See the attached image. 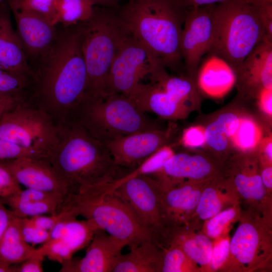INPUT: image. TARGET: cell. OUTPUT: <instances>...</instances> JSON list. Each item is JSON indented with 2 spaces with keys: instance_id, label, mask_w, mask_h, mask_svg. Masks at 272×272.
Listing matches in <instances>:
<instances>
[{
  "instance_id": "obj_1",
  "label": "cell",
  "mask_w": 272,
  "mask_h": 272,
  "mask_svg": "<svg viewBox=\"0 0 272 272\" xmlns=\"http://www.w3.org/2000/svg\"><path fill=\"white\" fill-rule=\"evenodd\" d=\"M51 47L33 69L31 101L56 124L68 122L86 92L81 23L57 25Z\"/></svg>"
},
{
  "instance_id": "obj_2",
  "label": "cell",
  "mask_w": 272,
  "mask_h": 272,
  "mask_svg": "<svg viewBox=\"0 0 272 272\" xmlns=\"http://www.w3.org/2000/svg\"><path fill=\"white\" fill-rule=\"evenodd\" d=\"M57 141L47 160L71 193L88 186L113 183L132 170L118 165L105 145L71 121L57 124Z\"/></svg>"
},
{
  "instance_id": "obj_3",
  "label": "cell",
  "mask_w": 272,
  "mask_h": 272,
  "mask_svg": "<svg viewBox=\"0 0 272 272\" xmlns=\"http://www.w3.org/2000/svg\"><path fill=\"white\" fill-rule=\"evenodd\" d=\"M132 35L158 62L180 73V44L186 9L179 0H127L117 8Z\"/></svg>"
},
{
  "instance_id": "obj_4",
  "label": "cell",
  "mask_w": 272,
  "mask_h": 272,
  "mask_svg": "<svg viewBox=\"0 0 272 272\" xmlns=\"http://www.w3.org/2000/svg\"><path fill=\"white\" fill-rule=\"evenodd\" d=\"M82 50L87 75L84 95H105L110 69L118 48L130 33L117 8L94 6L92 16L81 22Z\"/></svg>"
},
{
  "instance_id": "obj_5",
  "label": "cell",
  "mask_w": 272,
  "mask_h": 272,
  "mask_svg": "<svg viewBox=\"0 0 272 272\" xmlns=\"http://www.w3.org/2000/svg\"><path fill=\"white\" fill-rule=\"evenodd\" d=\"M212 46L208 54L219 56L235 71L267 35L255 9L246 0L213 5Z\"/></svg>"
},
{
  "instance_id": "obj_6",
  "label": "cell",
  "mask_w": 272,
  "mask_h": 272,
  "mask_svg": "<svg viewBox=\"0 0 272 272\" xmlns=\"http://www.w3.org/2000/svg\"><path fill=\"white\" fill-rule=\"evenodd\" d=\"M71 121L82 126L103 143L157 128L154 122L135 107L128 96L121 94L84 96L74 111Z\"/></svg>"
},
{
  "instance_id": "obj_7",
  "label": "cell",
  "mask_w": 272,
  "mask_h": 272,
  "mask_svg": "<svg viewBox=\"0 0 272 272\" xmlns=\"http://www.w3.org/2000/svg\"><path fill=\"white\" fill-rule=\"evenodd\" d=\"M92 220L99 229L124 242L129 248L152 240L127 205L113 192L84 189L69 194L60 211Z\"/></svg>"
},
{
  "instance_id": "obj_8",
  "label": "cell",
  "mask_w": 272,
  "mask_h": 272,
  "mask_svg": "<svg viewBox=\"0 0 272 272\" xmlns=\"http://www.w3.org/2000/svg\"><path fill=\"white\" fill-rule=\"evenodd\" d=\"M149 84L140 83L128 96L142 113L153 112L166 119L184 118L200 94L195 80L187 75L168 74L160 67L151 74Z\"/></svg>"
},
{
  "instance_id": "obj_9",
  "label": "cell",
  "mask_w": 272,
  "mask_h": 272,
  "mask_svg": "<svg viewBox=\"0 0 272 272\" xmlns=\"http://www.w3.org/2000/svg\"><path fill=\"white\" fill-rule=\"evenodd\" d=\"M250 208L239 218L230 240L228 257L219 270L251 271L265 264L271 253V232L264 215ZM262 214V213H261Z\"/></svg>"
},
{
  "instance_id": "obj_10",
  "label": "cell",
  "mask_w": 272,
  "mask_h": 272,
  "mask_svg": "<svg viewBox=\"0 0 272 272\" xmlns=\"http://www.w3.org/2000/svg\"><path fill=\"white\" fill-rule=\"evenodd\" d=\"M104 192H113L130 208L137 220L161 247L165 244L167 228L161 213L162 186L151 175L126 176L105 185Z\"/></svg>"
},
{
  "instance_id": "obj_11",
  "label": "cell",
  "mask_w": 272,
  "mask_h": 272,
  "mask_svg": "<svg viewBox=\"0 0 272 272\" xmlns=\"http://www.w3.org/2000/svg\"><path fill=\"white\" fill-rule=\"evenodd\" d=\"M52 118L31 101L19 102L0 120V139L47 156L57 141Z\"/></svg>"
},
{
  "instance_id": "obj_12",
  "label": "cell",
  "mask_w": 272,
  "mask_h": 272,
  "mask_svg": "<svg viewBox=\"0 0 272 272\" xmlns=\"http://www.w3.org/2000/svg\"><path fill=\"white\" fill-rule=\"evenodd\" d=\"M156 60L147 48L129 33L122 41L112 62L106 80L105 94H131L140 81L149 76Z\"/></svg>"
},
{
  "instance_id": "obj_13",
  "label": "cell",
  "mask_w": 272,
  "mask_h": 272,
  "mask_svg": "<svg viewBox=\"0 0 272 272\" xmlns=\"http://www.w3.org/2000/svg\"><path fill=\"white\" fill-rule=\"evenodd\" d=\"M212 5L189 8L186 10L180 51L187 75L195 81L201 59L212 46Z\"/></svg>"
},
{
  "instance_id": "obj_14",
  "label": "cell",
  "mask_w": 272,
  "mask_h": 272,
  "mask_svg": "<svg viewBox=\"0 0 272 272\" xmlns=\"http://www.w3.org/2000/svg\"><path fill=\"white\" fill-rule=\"evenodd\" d=\"M6 2L14 17L16 32L22 49L33 70L53 44L57 26L25 8L20 0Z\"/></svg>"
},
{
  "instance_id": "obj_15",
  "label": "cell",
  "mask_w": 272,
  "mask_h": 272,
  "mask_svg": "<svg viewBox=\"0 0 272 272\" xmlns=\"http://www.w3.org/2000/svg\"><path fill=\"white\" fill-rule=\"evenodd\" d=\"M171 135V128L163 130L154 128L103 144L118 165L133 170L159 149L167 145Z\"/></svg>"
},
{
  "instance_id": "obj_16",
  "label": "cell",
  "mask_w": 272,
  "mask_h": 272,
  "mask_svg": "<svg viewBox=\"0 0 272 272\" xmlns=\"http://www.w3.org/2000/svg\"><path fill=\"white\" fill-rule=\"evenodd\" d=\"M209 180H184L161 185V213L167 229L190 223Z\"/></svg>"
},
{
  "instance_id": "obj_17",
  "label": "cell",
  "mask_w": 272,
  "mask_h": 272,
  "mask_svg": "<svg viewBox=\"0 0 272 272\" xmlns=\"http://www.w3.org/2000/svg\"><path fill=\"white\" fill-rule=\"evenodd\" d=\"M17 182L30 188L66 197L71 193L67 183L59 176L47 159L22 157L0 160Z\"/></svg>"
},
{
  "instance_id": "obj_18",
  "label": "cell",
  "mask_w": 272,
  "mask_h": 272,
  "mask_svg": "<svg viewBox=\"0 0 272 272\" xmlns=\"http://www.w3.org/2000/svg\"><path fill=\"white\" fill-rule=\"evenodd\" d=\"M234 71L241 97L254 98L262 88L272 89V38L266 35Z\"/></svg>"
},
{
  "instance_id": "obj_19",
  "label": "cell",
  "mask_w": 272,
  "mask_h": 272,
  "mask_svg": "<svg viewBox=\"0 0 272 272\" xmlns=\"http://www.w3.org/2000/svg\"><path fill=\"white\" fill-rule=\"evenodd\" d=\"M122 241L98 229L87 247L85 256L73 258L61 264L60 272H112L123 248Z\"/></svg>"
},
{
  "instance_id": "obj_20",
  "label": "cell",
  "mask_w": 272,
  "mask_h": 272,
  "mask_svg": "<svg viewBox=\"0 0 272 272\" xmlns=\"http://www.w3.org/2000/svg\"><path fill=\"white\" fill-rule=\"evenodd\" d=\"M240 156L236 158L231 169L229 179L238 194L253 208L264 215L269 208V194L264 186L260 176L258 160L250 156Z\"/></svg>"
},
{
  "instance_id": "obj_21",
  "label": "cell",
  "mask_w": 272,
  "mask_h": 272,
  "mask_svg": "<svg viewBox=\"0 0 272 272\" xmlns=\"http://www.w3.org/2000/svg\"><path fill=\"white\" fill-rule=\"evenodd\" d=\"M216 167L207 157L184 153H174L158 172L151 175L161 184L184 180L205 181L217 176Z\"/></svg>"
},
{
  "instance_id": "obj_22",
  "label": "cell",
  "mask_w": 272,
  "mask_h": 272,
  "mask_svg": "<svg viewBox=\"0 0 272 272\" xmlns=\"http://www.w3.org/2000/svg\"><path fill=\"white\" fill-rule=\"evenodd\" d=\"M7 3L0 4V69L33 79V73L22 49Z\"/></svg>"
},
{
  "instance_id": "obj_23",
  "label": "cell",
  "mask_w": 272,
  "mask_h": 272,
  "mask_svg": "<svg viewBox=\"0 0 272 272\" xmlns=\"http://www.w3.org/2000/svg\"><path fill=\"white\" fill-rule=\"evenodd\" d=\"M208 54L198 69L195 83L199 91L207 95L222 97L235 84V71L222 58L213 54Z\"/></svg>"
},
{
  "instance_id": "obj_24",
  "label": "cell",
  "mask_w": 272,
  "mask_h": 272,
  "mask_svg": "<svg viewBox=\"0 0 272 272\" xmlns=\"http://www.w3.org/2000/svg\"><path fill=\"white\" fill-rule=\"evenodd\" d=\"M219 177L209 180L203 189L194 212L201 220L207 221L228 208L238 205L239 197L230 180Z\"/></svg>"
},
{
  "instance_id": "obj_25",
  "label": "cell",
  "mask_w": 272,
  "mask_h": 272,
  "mask_svg": "<svg viewBox=\"0 0 272 272\" xmlns=\"http://www.w3.org/2000/svg\"><path fill=\"white\" fill-rule=\"evenodd\" d=\"M169 243L179 247L198 270H207L213 243L204 232L192 233L188 225L170 228L167 232L166 245Z\"/></svg>"
},
{
  "instance_id": "obj_26",
  "label": "cell",
  "mask_w": 272,
  "mask_h": 272,
  "mask_svg": "<svg viewBox=\"0 0 272 272\" xmlns=\"http://www.w3.org/2000/svg\"><path fill=\"white\" fill-rule=\"evenodd\" d=\"M121 254L112 272H160L163 248L152 240L145 241Z\"/></svg>"
},
{
  "instance_id": "obj_27",
  "label": "cell",
  "mask_w": 272,
  "mask_h": 272,
  "mask_svg": "<svg viewBox=\"0 0 272 272\" xmlns=\"http://www.w3.org/2000/svg\"><path fill=\"white\" fill-rule=\"evenodd\" d=\"M32 257L44 258L45 256L39 247L35 248L24 240L21 233L19 218L15 217L0 240V262L10 266Z\"/></svg>"
},
{
  "instance_id": "obj_28",
  "label": "cell",
  "mask_w": 272,
  "mask_h": 272,
  "mask_svg": "<svg viewBox=\"0 0 272 272\" xmlns=\"http://www.w3.org/2000/svg\"><path fill=\"white\" fill-rule=\"evenodd\" d=\"M77 217L73 215L62 220L49 231V240H61L74 253L87 247L99 229L92 220H78Z\"/></svg>"
},
{
  "instance_id": "obj_29",
  "label": "cell",
  "mask_w": 272,
  "mask_h": 272,
  "mask_svg": "<svg viewBox=\"0 0 272 272\" xmlns=\"http://www.w3.org/2000/svg\"><path fill=\"white\" fill-rule=\"evenodd\" d=\"M240 115L232 112L220 114L205 128L206 145L213 152L225 154L238 127Z\"/></svg>"
},
{
  "instance_id": "obj_30",
  "label": "cell",
  "mask_w": 272,
  "mask_h": 272,
  "mask_svg": "<svg viewBox=\"0 0 272 272\" xmlns=\"http://www.w3.org/2000/svg\"><path fill=\"white\" fill-rule=\"evenodd\" d=\"M64 199L63 197L18 198L10 195L0 199V201L8 207L16 217L24 218L45 214H57L59 213Z\"/></svg>"
},
{
  "instance_id": "obj_31",
  "label": "cell",
  "mask_w": 272,
  "mask_h": 272,
  "mask_svg": "<svg viewBox=\"0 0 272 272\" xmlns=\"http://www.w3.org/2000/svg\"><path fill=\"white\" fill-rule=\"evenodd\" d=\"M95 5L90 0H56L57 25L70 26L88 20Z\"/></svg>"
},
{
  "instance_id": "obj_32",
  "label": "cell",
  "mask_w": 272,
  "mask_h": 272,
  "mask_svg": "<svg viewBox=\"0 0 272 272\" xmlns=\"http://www.w3.org/2000/svg\"><path fill=\"white\" fill-rule=\"evenodd\" d=\"M262 139L261 128L256 121L249 116H240L231 145L242 153L250 154L257 148Z\"/></svg>"
},
{
  "instance_id": "obj_33",
  "label": "cell",
  "mask_w": 272,
  "mask_h": 272,
  "mask_svg": "<svg viewBox=\"0 0 272 272\" xmlns=\"http://www.w3.org/2000/svg\"><path fill=\"white\" fill-rule=\"evenodd\" d=\"M32 79L0 69V95L20 102L31 101Z\"/></svg>"
},
{
  "instance_id": "obj_34",
  "label": "cell",
  "mask_w": 272,
  "mask_h": 272,
  "mask_svg": "<svg viewBox=\"0 0 272 272\" xmlns=\"http://www.w3.org/2000/svg\"><path fill=\"white\" fill-rule=\"evenodd\" d=\"M163 251L160 271L182 272L198 270L182 250L175 244L168 243L163 247Z\"/></svg>"
},
{
  "instance_id": "obj_35",
  "label": "cell",
  "mask_w": 272,
  "mask_h": 272,
  "mask_svg": "<svg viewBox=\"0 0 272 272\" xmlns=\"http://www.w3.org/2000/svg\"><path fill=\"white\" fill-rule=\"evenodd\" d=\"M240 216L239 205L228 208L207 220L203 232L212 239L225 236L228 227L232 222L238 220Z\"/></svg>"
},
{
  "instance_id": "obj_36",
  "label": "cell",
  "mask_w": 272,
  "mask_h": 272,
  "mask_svg": "<svg viewBox=\"0 0 272 272\" xmlns=\"http://www.w3.org/2000/svg\"><path fill=\"white\" fill-rule=\"evenodd\" d=\"M174 154L173 149L165 145L147 158L140 165L133 170L129 176L139 174L153 175L160 171L167 161Z\"/></svg>"
},
{
  "instance_id": "obj_37",
  "label": "cell",
  "mask_w": 272,
  "mask_h": 272,
  "mask_svg": "<svg viewBox=\"0 0 272 272\" xmlns=\"http://www.w3.org/2000/svg\"><path fill=\"white\" fill-rule=\"evenodd\" d=\"M49 259L61 264L72 258L73 252L61 240H48L39 247Z\"/></svg>"
},
{
  "instance_id": "obj_38",
  "label": "cell",
  "mask_w": 272,
  "mask_h": 272,
  "mask_svg": "<svg viewBox=\"0 0 272 272\" xmlns=\"http://www.w3.org/2000/svg\"><path fill=\"white\" fill-rule=\"evenodd\" d=\"M27 10L42 17L53 25H57L56 0H20Z\"/></svg>"
},
{
  "instance_id": "obj_39",
  "label": "cell",
  "mask_w": 272,
  "mask_h": 272,
  "mask_svg": "<svg viewBox=\"0 0 272 272\" xmlns=\"http://www.w3.org/2000/svg\"><path fill=\"white\" fill-rule=\"evenodd\" d=\"M213 243L211 258L207 270H219L226 260L229 251L230 238L226 235L216 239Z\"/></svg>"
},
{
  "instance_id": "obj_40",
  "label": "cell",
  "mask_w": 272,
  "mask_h": 272,
  "mask_svg": "<svg viewBox=\"0 0 272 272\" xmlns=\"http://www.w3.org/2000/svg\"><path fill=\"white\" fill-rule=\"evenodd\" d=\"M19 221L22 237L27 243L34 246L36 244H43L49 240V231L34 226L26 218H19Z\"/></svg>"
},
{
  "instance_id": "obj_41",
  "label": "cell",
  "mask_w": 272,
  "mask_h": 272,
  "mask_svg": "<svg viewBox=\"0 0 272 272\" xmlns=\"http://www.w3.org/2000/svg\"><path fill=\"white\" fill-rule=\"evenodd\" d=\"M42 154L37 151L25 149L14 143L0 139V160L22 157L40 158Z\"/></svg>"
},
{
  "instance_id": "obj_42",
  "label": "cell",
  "mask_w": 272,
  "mask_h": 272,
  "mask_svg": "<svg viewBox=\"0 0 272 272\" xmlns=\"http://www.w3.org/2000/svg\"><path fill=\"white\" fill-rule=\"evenodd\" d=\"M181 143L187 148L195 149L206 145L205 128L197 125L184 129L181 137Z\"/></svg>"
},
{
  "instance_id": "obj_43",
  "label": "cell",
  "mask_w": 272,
  "mask_h": 272,
  "mask_svg": "<svg viewBox=\"0 0 272 272\" xmlns=\"http://www.w3.org/2000/svg\"><path fill=\"white\" fill-rule=\"evenodd\" d=\"M73 215H76L71 211H63L55 215H38L26 218L34 226L50 231L59 221Z\"/></svg>"
},
{
  "instance_id": "obj_44",
  "label": "cell",
  "mask_w": 272,
  "mask_h": 272,
  "mask_svg": "<svg viewBox=\"0 0 272 272\" xmlns=\"http://www.w3.org/2000/svg\"><path fill=\"white\" fill-rule=\"evenodd\" d=\"M22 189L10 172L0 164V199L16 194Z\"/></svg>"
},
{
  "instance_id": "obj_45",
  "label": "cell",
  "mask_w": 272,
  "mask_h": 272,
  "mask_svg": "<svg viewBox=\"0 0 272 272\" xmlns=\"http://www.w3.org/2000/svg\"><path fill=\"white\" fill-rule=\"evenodd\" d=\"M259 151V160L261 165H271L272 139L271 136L262 139L257 148Z\"/></svg>"
},
{
  "instance_id": "obj_46",
  "label": "cell",
  "mask_w": 272,
  "mask_h": 272,
  "mask_svg": "<svg viewBox=\"0 0 272 272\" xmlns=\"http://www.w3.org/2000/svg\"><path fill=\"white\" fill-rule=\"evenodd\" d=\"M254 98L258 100V105L262 111L269 117L272 115V89L262 88Z\"/></svg>"
},
{
  "instance_id": "obj_47",
  "label": "cell",
  "mask_w": 272,
  "mask_h": 272,
  "mask_svg": "<svg viewBox=\"0 0 272 272\" xmlns=\"http://www.w3.org/2000/svg\"><path fill=\"white\" fill-rule=\"evenodd\" d=\"M44 259L41 257H32L20 263L18 265L14 264L16 272H42Z\"/></svg>"
},
{
  "instance_id": "obj_48",
  "label": "cell",
  "mask_w": 272,
  "mask_h": 272,
  "mask_svg": "<svg viewBox=\"0 0 272 272\" xmlns=\"http://www.w3.org/2000/svg\"><path fill=\"white\" fill-rule=\"evenodd\" d=\"M15 217L13 212L0 201V240L9 224Z\"/></svg>"
},
{
  "instance_id": "obj_49",
  "label": "cell",
  "mask_w": 272,
  "mask_h": 272,
  "mask_svg": "<svg viewBox=\"0 0 272 272\" xmlns=\"http://www.w3.org/2000/svg\"><path fill=\"white\" fill-rule=\"evenodd\" d=\"M20 102L13 97L0 95V120L7 112L12 109Z\"/></svg>"
},
{
  "instance_id": "obj_50",
  "label": "cell",
  "mask_w": 272,
  "mask_h": 272,
  "mask_svg": "<svg viewBox=\"0 0 272 272\" xmlns=\"http://www.w3.org/2000/svg\"><path fill=\"white\" fill-rule=\"evenodd\" d=\"M260 176L264 186L270 194L272 188L271 165H262V168H260Z\"/></svg>"
},
{
  "instance_id": "obj_51",
  "label": "cell",
  "mask_w": 272,
  "mask_h": 272,
  "mask_svg": "<svg viewBox=\"0 0 272 272\" xmlns=\"http://www.w3.org/2000/svg\"><path fill=\"white\" fill-rule=\"evenodd\" d=\"M186 8L209 6L219 4L226 0H179Z\"/></svg>"
},
{
  "instance_id": "obj_52",
  "label": "cell",
  "mask_w": 272,
  "mask_h": 272,
  "mask_svg": "<svg viewBox=\"0 0 272 272\" xmlns=\"http://www.w3.org/2000/svg\"><path fill=\"white\" fill-rule=\"evenodd\" d=\"M95 6L104 7L110 8H117L121 2L127 0H90Z\"/></svg>"
},
{
  "instance_id": "obj_53",
  "label": "cell",
  "mask_w": 272,
  "mask_h": 272,
  "mask_svg": "<svg viewBox=\"0 0 272 272\" xmlns=\"http://www.w3.org/2000/svg\"><path fill=\"white\" fill-rule=\"evenodd\" d=\"M0 272H16L15 265L9 266L0 262Z\"/></svg>"
},
{
  "instance_id": "obj_54",
  "label": "cell",
  "mask_w": 272,
  "mask_h": 272,
  "mask_svg": "<svg viewBox=\"0 0 272 272\" xmlns=\"http://www.w3.org/2000/svg\"><path fill=\"white\" fill-rule=\"evenodd\" d=\"M2 0H0V2Z\"/></svg>"
}]
</instances>
